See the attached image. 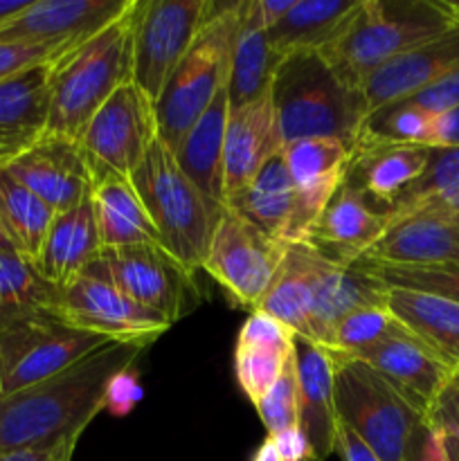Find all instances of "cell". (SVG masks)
Segmentation results:
<instances>
[{
    "label": "cell",
    "mask_w": 459,
    "mask_h": 461,
    "mask_svg": "<svg viewBox=\"0 0 459 461\" xmlns=\"http://www.w3.org/2000/svg\"><path fill=\"white\" fill-rule=\"evenodd\" d=\"M441 439H444V450L448 461H459V437L441 435Z\"/></svg>",
    "instance_id": "obj_54"
},
{
    "label": "cell",
    "mask_w": 459,
    "mask_h": 461,
    "mask_svg": "<svg viewBox=\"0 0 459 461\" xmlns=\"http://www.w3.org/2000/svg\"><path fill=\"white\" fill-rule=\"evenodd\" d=\"M268 437L273 439L274 448H277L282 461H318L315 459L313 446H310L309 437L304 435V430H302L300 426L286 428V430Z\"/></svg>",
    "instance_id": "obj_47"
},
{
    "label": "cell",
    "mask_w": 459,
    "mask_h": 461,
    "mask_svg": "<svg viewBox=\"0 0 459 461\" xmlns=\"http://www.w3.org/2000/svg\"><path fill=\"white\" fill-rule=\"evenodd\" d=\"M90 167V205L97 223L99 241L108 248L158 243V230L140 201L129 176L117 174L108 167L88 162Z\"/></svg>",
    "instance_id": "obj_24"
},
{
    "label": "cell",
    "mask_w": 459,
    "mask_h": 461,
    "mask_svg": "<svg viewBox=\"0 0 459 461\" xmlns=\"http://www.w3.org/2000/svg\"><path fill=\"white\" fill-rule=\"evenodd\" d=\"M151 340H111L63 372L0 396V450L39 448L79 439L104 410L111 378L130 367Z\"/></svg>",
    "instance_id": "obj_1"
},
{
    "label": "cell",
    "mask_w": 459,
    "mask_h": 461,
    "mask_svg": "<svg viewBox=\"0 0 459 461\" xmlns=\"http://www.w3.org/2000/svg\"><path fill=\"white\" fill-rule=\"evenodd\" d=\"M435 147H459V106L436 115Z\"/></svg>",
    "instance_id": "obj_50"
},
{
    "label": "cell",
    "mask_w": 459,
    "mask_h": 461,
    "mask_svg": "<svg viewBox=\"0 0 459 461\" xmlns=\"http://www.w3.org/2000/svg\"><path fill=\"white\" fill-rule=\"evenodd\" d=\"M454 25H459V3L358 0L320 54L349 88L363 93L369 77L385 63Z\"/></svg>",
    "instance_id": "obj_2"
},
{
    "label": "cell",
    "mask_w": 459,
    "mask_h": 461,
    "mask_svg": "<svg viewBox=\"0 0 459 461\" xmlns=\"http://www.w3.org/2000/svg\"><path fill=\"white\" fill-rule=\"evenodd\" d=\"M250 461H282V457H279L277 448H274L273 439L270 437H266L264 441H261L259 446H256V450L252 453Z\"/></svg>",
    "instance_id": "obj_53"
},
{
    "label": "cell",
    "mask_w": 459,
    "mask_h": 461,
    "mask_svg": "<svg viewBox=\"0 0 459 461\" xmlns=\"http://www.w3.org/2000/svg\"><path fill=\"white\" fill-rule=\"evenodd\" d=\"M412 106L423 108V111L432 113V115H441V113L450 111V108L459 106V63L453 70L446 72L441 79L428 86L426 90L417 93L414 97L405 99Z\"/></svg>",
    "instance_id": "obj_45"
},
{
    "label": "cell",
    "mask_w": 459,
    "mask_h": 461,
    "mask_svg": "<svg viewBox=\"0 0 459 461\" xmlns=\"http://www.w3.org/2000/svg\"><path fill=\"white\" fill-rule=\"evenodd\" d=\"M133 0H32L30 7L0 27V43L79 45L115 21Z\"/></svg>",
    "instance_id": "obj_15"
},
{
    "label": "cell",
    "mask_w": 459,
    "mask_h": 461,
    "mask_svg": "<svg viewBox=\"0 0 459 461\" xmlns=\"http://www.w3.org/2000/svg\"><path fill=\"white\" fill-rule=\"evenodd\" d=\"M144 387L140 383L135 365L122 369L111 378L106 387V396H104V410L112 417H126L135 410V405L142 401Z\"/></svg>",
    "instance_id": "obj_44"
},
{
    "label": "cell",
    "mask_w": 459,
    "mask_h": 461,
    "mask_svg": "<svg viewBox=\"0 0 459 461\" xmlns=\"http://www.w3.org/2000/svg\"><path fill=\"white\" fill-rule=\"evenodd\" d=\"M387 230V214L349 178L340 185L310 228L306 243L336 264L358 261Z\"/></svg>",
    "instance_id": "obj_17"
},
{
    "label": "cell",
    "mask_w": 459,
    "mask_h": 461,
    "mask_svg": "<svg viewBox=\"0 0 459 461\" xmlns=\"http://www.w3.org/2000/svg\"><path fill=\"white\" fill-rule=\"evenodd\" d=\"M358 261L382 266L459 264V223L423 214L390 221L382 237Z\"/></svg>",
    "instance_id": "obj_25"
},
{
    "label": "cell",
    "mask_w": 459,
    "mask_h": 461,
    "mask_svg": "<svg viewBox=\"0 0 459 461\" xmlns=\"http://www.w3.org/2000/svg\"><path fill=\"white\" fill-rule=\"evenodd\" d=\"M57 212L0 169V228L9 246L36 264Z\"/></svg>",
    "instance_id": "obj_35"
},
{
    "label": "cell",
    "mask_w": 459,
    "mask_h": 461,
    "mask_svg": "<svg viewBox=\"0 0 459 461\" xmlns=\"http://www.w3.org/2000/svg\"><path fill=\"white\" fill-rule=\"evenodd\" d=\"M358 0H295L270 30V43L282 57L302 50L320 52L346 21Z\"/></svg>",
    "instance_id": "obj_34"
},
{
    "label": "cell",
    "mask_w": 459,
    "mask_h": 461,
    "mask_svg": "<svg viewBox=\"0 0 459 461\" xmlns=\"http://www.w3.org/2000/svg\"><path fill=\"white\" fill-rule=\"evenodd\" d=\"M374 279L390 288L428 293L459 304V264L444 266H382L372 261H356Z\"/></svg>",
    "instance_id": "obj_39"
},
{
    "label": "cell",
    "mask_w": 459,
    "mask_h": 461,
    "mask_svg": "<svg viewBox=\"0 0 459 461\" xmlns=\"http://www.w3.org/2000/svg\"><path fill=\"white\" fill-rule=\"evenodd\" d=\"M292 360L300 428L313 446L315 459L324 461L336 453L340 428L336 412V365L324 347L302 336L292 340Z\"/></svg>",
    "instance_id": "obj_18"
},
{
    "label": "cell",
    "mask_w": 459,
    "mask_h": 461,
    "mask_svg": "<svg viewBox=\"0 0 459 461\" xmlns=\"http://www.w3.org/2000/svg\"><path fill=\"white\" fill-rule=\"evenodd\" d=\"M292 349H268V347H234V376L243 394L252 401V405L259 403L270 387L282 376L284 367L291 360Z\"/></svg>",
    "instance_id": "obj_40"
},
{
    "label": "cell",
    "mask_w": 459,
    "mask_h": 461,
    "mask_svg": "<svg viewBox=\"0 0 459 461\" xmlns=\"http://www.w3.org/2000/svg\"><path fill=\"white\" fill-rule=\"evenodd\" d=\"M288 243L277 241L225 207L212 237L202 268L237 309L256 311L277 277Z\"/></svg>",
    "instance_id": "obj_10"
},
{
    "label": "cell",
    "mask_w": 459,
    "mask_h": 461,
    "mask_svg": "<svg viewBox=\"0 0 459 461\" xmlns=\"http://www.w3.org/2000/svg\"><path fill=\"white\" fill-rule=\"evenodd\" d=\"M367 306H387V286L358 266L336 264L322 255L315 275L309 340L327 349L338 322Z\"/></svg>",
    "instance_id": "obj_26"
},
{
    "label": "cell",
    "mask_w": 459,
    "mask_h": 461,
    "mask_svg": "<svg viewBox=\"0 0 459 461\" xmlns=\"http://www.w3.org/2000/svg\"><path fill=\"white\" fill-rule=\"evenodd\" d=\"M435 126L436 115L412 106L408 102L392 104L372 113L364 120L360 140L369 142H390V144H421V147H435Z\"/></svg>",
    "instance_id": "obj_37"
},
{
    "label": "cell",
    "mask_w": 459,
    "mask_h": 461,
    "mask_svg": "<svg viewBox=\"0 0 459 461\" xmlns=\"http://www.w3.org/2000/svg\"><path fill=\"white\" fill-rule=\"evenodd\" d=\"M102 250L88 196L72 210L54 216L34 266L45 282L58 288L84 273L86 266L97 259Z\"/></svg>",
    "instance_id": "obj_29"
},
{
    "label": "cell",
    "mask_w": 459,
    "mask_h": 461,
    "mask_svg": "<svg viewBox=\"0 0 459 461\" xmlns=\"http://www.w3.org/2000/svg\"><path fill=\"white\" fill-rule=\"evenodd\" d=\"M76 441L79 439H63L52 446H39V448L0 450V461H72Z\"/></svg>",
    "instance_id": "obj_48"
},
{
    "label": "cell",
    "mask_w": 459,
    "mask_h": 461,
    "mask_svg": "<svg viewBox=\"0 0 459 461\" xmlns=\"http://www.w3.org/2000/svg\"><path fill=\"white\" fill-rule=\"evenodd\" d=\"M135 0L122 16L54 59L45 135L79 142L94 113L133 79Z\"/></svg>",
    "instance_id": "obj_3"
},
{
    "label": "cell",
    "mask_w": 459,
    "mask_h": 461,
    "mask_svg": "<svg viewBox=\"0 0 459 461\" xmlns=\"http://www.w3.org/2000/svg\"><path fill=\"white\" fill-rule=\"evenodd\" d=\"M354 358L363 360L374 372L381 374L423 419L432 412L436 399L454 374L450 365H446L430 347L423 345L410 331L369 347Z\"/></svg>",
    "instance_id": "obj_16"
},
{
    "label": "cell",
    "mask_w": 459,
    "mask_h": 461,
    "mask_svg": "<svg viewBox=\"0 0 459 461\" xmlns=\"http://www.w3.org/2000/svg\"><path fill=\"white\" fill-rule=\"evenodd\" d=\"M255 408L268 435H277V432L286 430V428L300 426V419H297L295 360H292V356L286 363V367H284L282 376L277 378V383L270 387L268 394Z\"/></svg>",
    "instance_id": "obj_41"
},
{
    "label": "cell",
    "mask_w": 459,
    "mask_h": 461,
    "mask_svg": "<svg viewBox=\"0 0 459 461\" xmlns=\"http://www.w3.org/2000/svg\"><path fill=\"white\" fill-rule=\"evenodd\" d=\"M228 115L230 97L225 86L174 149L176 162L183 174L210 201L220 205H223V144Z\"/></svg>",
    "instance_id": "obj_30"
},
{
    "label": "cell",
    "mask_w": 459,
    "mask_h": 461,
    "mask_svg": "<svg viewBox=\"0 0 459 461\" xmlns=\"http://www.w3.org/2000/svg\"><path fill=\"white\" fill-rule=\"evenodd\" d=\"M30 5L32 0H0V27H4L14 18L21 16Z\"/></svg>",
    "instance_id": "obj_52"
},
{
    "label": "cell",
    "mask_w": 459,
    "mask_h": 461,
    "mask_svg": "<svg viewBox=\"0 0 459 461\" xmlns=\"http://www.w3.org/2000/svg\"><path fill=\"white\" fill-rule=\"evenodd\" d=\"M57 214L72 210L90 196V167L79 142L45 135L22 156L3 167Z\"/></svg>",
    "instance_id": "obj_14"
},
{
    "label": "cell",
    "mask_w": 459,
    "mask_h": 461,
    "mask_svg": "<svg viewBox=\"0 0 459 461\" xmlns=\"http://www.w3.org/2000/svg\"><path fill=\"white\" fill-rule=\"evenodd\" d=\"M336 450L340 453L342 461H382L358 435H356V432H351L349 428L342 426V423L340 428H338Z\"/></svg>",
    "instance_id": "obj_49"
},
{
    "label": "cell",
    "mask_w": 459,
    "mask_h": 461,
    "mask_svg": "<svg viewBox=\"0 0 459 461\" xmlns=\"http://www.w3.org/2000/svg\"><path fill=\"white\" fill-rule=\"evenodd\" d=\"M57 286L45 282L36 266L14 248H0V331L22 318L54 311Z\"/></svg>",
    "instance_id": "obj_36"
},
{
    "label": "cell",
    "mask_w": 459,
    "mask_h": 461,
    "mask_svg": "<svg viewBox=\"0 0 459 461\" xmlns=\"http://www.w3.org/2000/svg\"><path fill=\"white\" fill-rule=\"evenodd\" d=\"M328 354L336 365L338 421L382 461H417L428 435L426 419L367 363L354 356Z\"/></svg>",
    "instance_id": "obj_6"
},
{
    "label": "cell",
    "mask_w": 459,
    "mask_h": 461,
    "mask_svg": "<svg viewBox=\"0 0 459 461\" xmlns=\"http://www.w3.org/2000/svg\"><path fill=\"white\" fill-rule=\"evenodd\" d=\"M292 340H295V331L264 311H252L237 336V345L268 347V349L284 351L292 349Z\"/></svg>",
    "instance_id": "obj_42"
},
{
    "label": "cell",
    "mask_w": 459,
    "mask_h": 461,
    "mask_svg": "<svg viewBox=\"0 0 459 461\" xmlns=\"http://www.w3.org/2000/svg\"><path fill=\"white\" fill-rule=\"evenodd\" d=\"M129 178L156 225L162 250L187 273H198L225 205L210 201L183 174L174 151L160 138L153 140Z\"/></svg>",
    "instance_id": "obj_5"
},
{
    "label": "cell",
    "mask_w": 459,
    "mask_h": 461,
    "mask_svg": "<svg viewBox=\"0 0 459 461\" xmlns=\"http://www.w3.org/2000/svg\"><path fill=\"white\" fill-rule=\"evenodd\" d=\"M9 246V241H7V237H4V232H3V228H0V248H7ZM12 248V246H9Z\"/></svg>",
    "instance_id": "obj_55"
},
{
    "label": "cell",
    "mask_w": 459,
    "mask_h": 461,
    "mask_svg": "<svg viewBox=\"0 0 459 461\" xmlns=\"http://www.w3.org/2000/svg\"><path fill=\"white\" fill-rule=\"evenodd\" d=\"M158 138L156 108L133 79L106 99L79 138L86 160L130 176Z\"/></svg>",
    "instance_id": "obj_12"
},
{
    "label": "cell",
    "mask_w": 459,
    "mask_h": 461,
    "mask_svg": "<svg viewBox=\"0 0 459 461\" xmlns=\"http://www.w3.org/2000/svg\"><path fill=\"white\" fill-rule=\"evenodd\" d=\"M459 63V25L408 50L374 72L363 86L367 113L400 104L426 90ZM367 115V117H369Z\"/></svg>",
    "instance_id": "obj_19"
},
{
    "label": "cell",
    "mask_w": 459,
    "mask_h": 461,
    "mask_svg": "<svg viewBox=\"0 0 459 461\" xmlns=\"http://www.w3.org/2000/svg\"><path fill=\"white\" fill-rule=\"evenodd\" d=\"M282 158L295 185L302 223L309 237L318 216L346 180L354 149L340 140L310 138L284 144Z\"/></svg>",
    "instance_id": "obj_20"
},
{
    "label": "cell",
    "mask_w": 459,
    "mask_h": 461,
    "mask_svg": "<svg viewBox=\"0 0 459 461\" xmlns=\"http://www.w3.org/2000/svg\"><path fill=\"white\" fill-rule=\"evenodd\" d=\"M75 45H34V43H0V81L27 70V68L40 66V63L54 61L63 52Z\"/></svg>",
    "instance_id": "obj_43"
},
{
    "label": "cell",
    "mask_w": 459,
    "mask_h": 461,
    "mask_svg": "<svg viewBox=\"0 0 459 461\" xmlns=\"http://www.w3.org/2000/svg\"><path fill=\"white\" fill-rule=\"evenodd\" d=\"M220 7L214 0H135L133 81L153 104Z\"/></svg>",
    "instance_id": "obj_8"
},
{
    "label": "cell",
    "mask_w": 459,
    "mask_h": 461,
    "mask_svg": "<svg viewBox=\"0 0 459 461\" xmlns=\"http://www.w3.org/2000/svg\"><path fill=\"white\" fill-rule=\"evenodd\" d=\"M243 0L223 3L220 12L198 34L178 63L160 99L153 104L158 138L174 151L194 122L207 111L216 95L228 86L234 36L241 23Z\"/></svg>",
    "instance_id": "obj_7"
},
{
    "label": "cell",
    "mask_w": 459,
    "mask_h": 461,
    "mask_svg": "<svg viewBox=\"0 0 459 461\" xmlns=\"http://www.w3.org/2000/svg\"><path fill=\"white\" fill-rule=\"evenodd\" d=\"M282 59L270 43V30L256 9V0H243L241 23L230 59V108H241L270 95Z\"/></svg>",
    "instance_id": "obj_28"
},
{
    "label": "cell",
    "mask_w": 459,
    "mask_h": 461,
    "mask_svg": "<svg viewBox=\"0 0 459 461\" xmlns=\"http://www.w3.org/2000/svg\"><path fill=\"white\" fill-rule=\"evenodd\" d=\"M426 426L439 435L459 437V372H454L448 385L444 387L435 408L428 414Z\"/></svg>",
    "instance_id": "obj_46"
},
{
    "label": "cell",
    "mask_w": 459,
    "mask_h": 461,
    "mask_svg": "<svg viewBox=\"0 0 459 461\" xmlns=\"http://www.w3.org/2000/svg\"><path fill=\"white\" fill-rule=\"evenodd\" d=\"M225 207L259 228L268 237L284 243L306 241L295 185L288 176L282 149L266 162L246 189L230 198Z\"/></svg>",
    "instance_id": "obj_22"
},
{
    "label": "cell",
    "mask_w": 459,
    "mask_h": 461,
    "mask_svg": "<svg viewBox=\"0 0 459 461\" xmlns=\"http://www.w3.org/2000/svg\"><path fill=\"white\" fill-rule=\"evenodd\" d=\"M387 309L412 336L459 372V304L428 293L387 286Z\"/></svg>",
    "instance_id": "obj_32"
},
{
    "label": "cell",
    "mask_w": 459,
    "mask_h": 461,
    "mask_svg": "<svg viewBox=\"0 0 459 461\" xmlns=\"http://www.w3.org/2000/svg\"><path fill=\"white\" fill-rule=\"evenodd\" d=\"M432 147L390 144L360 140L354 147L346 178L358 185L364 196L387 212V207L426 171Z\"/></svg>",
    "instance_id": "obj_27"
},
{
    "label": "cell",
    "mask_w": 459,
    "mask_h": 461,
    "mask_svg": "<svg viewBox=\"0 0 459 461\" xmlns=\"http://www.w3.org/2000/svg\"><path fill=\"white\" fill-rule=\"evenodd\" d=\"M54 313L108 340L156 342L171 327L162 315L129 300L115 284L90 273L57 288Z\"/></svg>",
    "instance_id": "obj_13"
},
{
    "label": "cell",
    "mask_w": 459,
    "mask_h": 461,
    "mask_svg": "<svg viewBox=\"0 0 459 461\" xmlns=\"http://www.w3.org/2000/svg\"><path fill=\"white\" fill-rule=\"evenodd\" d=\"M417 461H448L444 450V439H441L439 432L428 428V435L423 439L421 450H418Z\"/></svg>",
    "instance_id": "obj_51"
},
{
    "label": "cell",
    "mask_w": 459,
    "mask_h": 461,
    "mask_svg": "<svg viewBox=\"0 0 459 461\" xmlns=\"http://www.w3.org/2000/svg\"><path fill=\"white\" fill-rule=\"evenodd\" d=\"M282 149L270 95L230 108L223 144V205L252 183L261 167Z\"/></svg>",
    "instance_id": "obj_21"
},
{
    "label": "cell",
    "mask_w": 459,
    "mask_h": 461,
    "mask_svg": "<svg viewBox=\"0 0 459 461\" xmlns=\"http://www.w3.org/2000/svg\"><path fill=\"white\" fill-rule=\"evenodd\" d=\"M108 338L75 327L54 311L22 318L0 331V396L63 372Z\"/></svg>",
    "instance_id": "obj_9"
},
{
    "label": "cell",
    "mask_w": 459,
    "mask_h": 461,
    "mask_svg": "<svg viewBox=\"0 0 459 461\" xmlns=\"http://www.w3.org/2000/svg\"><path fill=\"white\" fill-rule=\"evenodd\" d=\"M270 99L282 147L297 140L331 138L354 149L369 115L363 93L349 88L313 50L282 59Z\"/></svg>",
    "instance_id": "obj_4"
},
{
    "label": "cell",
    "mask_w": 459,
    "mask_h": 461,
    "mask_svg": "<svg viewBox=\"0 0 459 461\" xmlns=\"http://www.w3.org/2000/svg\"><path fill=\"white\" fill-rule=\"evenodd\" d=\"M387 223L405 216H436L459 223V147H432L426 171L387 207Z\"/></svg>",
    "instance_id": "obj_33"
},
{
    "label": "cell",
    "mask_w": 459,
    "mask_h": 461,
    "mask_svg": "<svg viewBox=\"0 0 459 461\" xmlns=\"http://www.w3.org/2000/svg\"><path fill=\"white\" fill-rule=\"evenodd\" d=\"M405 331L408 329L387 306H367V309L354 311L338 322L327 349L333 354L356 356Z\"/></svg>",
    "instance_id": "obj_38"
},
{
    "label": "cell",
    "mask_w": 459,
    "mask_h": 461,
    "mask_svg": "<svg viewBox=\"0 0 459 461\" xmlns=\"http://www.w3.org/2000/svg\"><path fill=\"white\" fill-rule=\"evenodd\" d=\"M52 61L0 81V169L45 138Z\"/></svg>",
    "instance_id": "obj_23"
},
{
    "label": "cell",
    "mask_w": 459,
    "mask_h": 461,
    "mask_svg": "<svg viewBox=\"0 0 459 461\" xmlns=\"http://www.w3.org/2000/svg\"><path fill=\"white\" fill-rule=\"evenodd\" d=\"M84 273L115 284L129 300L176 324L194 309V275L158 243L108 248Z\"/></svg>",
    "instance_id": "obj_11"
},
{
    "label": "cell",
    "mask_w": 459,
    "mask_h": 461,
    "mask_svg": "<svg viewBox=\"0 0 459 461\" xmlns=\"http://www.w3.org/2000/svg\"><path fill=\"white\" fill-rule=\"evenodd\" d=\"M322 255L310 243H291L279 268L256 311L273 315L286 324L295 336L310 338V311H313V288Z\"/></svg>",
    "instance_id": "obj_31"
}]
</instances>
